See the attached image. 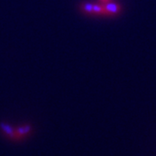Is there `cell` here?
Here are the masks:
<instances>
[{
  "label": "cell",
  "instance_id": "cell-1",
  "mask_svg": "<svg viewBox=\"0 0 156 156\" xmlns=\"http://www.w3.org/2000/svg\"><path fill=\"white\" fill-rule=\"evenodd\" d=\"M30 130H31V127L30 125H25V126H22L18 128L15 130L14 140H21L24 138V136L28 135L30 133Z\"/></svg>",
  "mask_w": 156,
  "mask_h": 156
},
{
  "label": "cell",
  "instance_id": "cell-2",
  "mask_svg": "<svg viewBox=\"0 0 156 156\" xmlns=\"http://www.w3.org/2000/svg\"><path fill=\"white\" fill-rule=\"evenodd\" d=\"M103 9L104 12H107L108 14H116L120 11L121 7L115 3H107L103 5Z\"/></svg>",
  "mask_w": 156,
  "mask_h": 156
},
{
  "label": "cell",
  "instance_id": "cell-3",
  "mask_svg": "<svg viewBox=\"0 0 156 156\" xmlns=\"http://www.w3.org/2000/svg\"><path fill=\"white\" fill-rule=\"evenodd\" d=\"M0 128L4 131V133L6 134L7 137H9L11 140H14V137H15V130L11 128L10 125L5 124V123H1L0 124Z\"/></svg>",
  "mask_w": 156,
  "mask_h": 156
},
{
  "label": "cell",
  "instance_id": "cell-4",
  "mask_svg": "<svg viewBox=\"0 0 156 156\" xmlns=\"http://www.w3.org/2000/svg\"><path fill=\"white\" fill-rule=\"evenodd\" d=\"M93 12H94V13H97V14H100V13L104 12L103 5H93Z\"/></svg>",
  "mask_w": 156,
  "mask_h": 156
},
{
  "label": "cell",
  "instance_id": "cell-5",
  "mask_svg": "<svg viewBox=\"0 0 156 156\" xmlns=\"http://www.w3.org/2000/svg\"><path fill=\"white\" fill-rule=\"evenodd\" d=\"M83 10L87 12H89V13H93V5L92 4H85L83 5Z\"/></svg>",
  "mask_w": 156,
  "mask_h": 156
},
{
  "label": "cell",
  "instance_id": "cell-6",
  "mask_svg": "<svg viewBox=\"0 0 156 156\" xmlns=\"http://www.w3.org/2000/svg\"><path fill=\"white\" fill-rule=\"evenodd\" d=\"M104 1H106V0H104Z\"/></svg>",
  "mask_w": 156,
  "mask_h": 156
}]
</instances>
